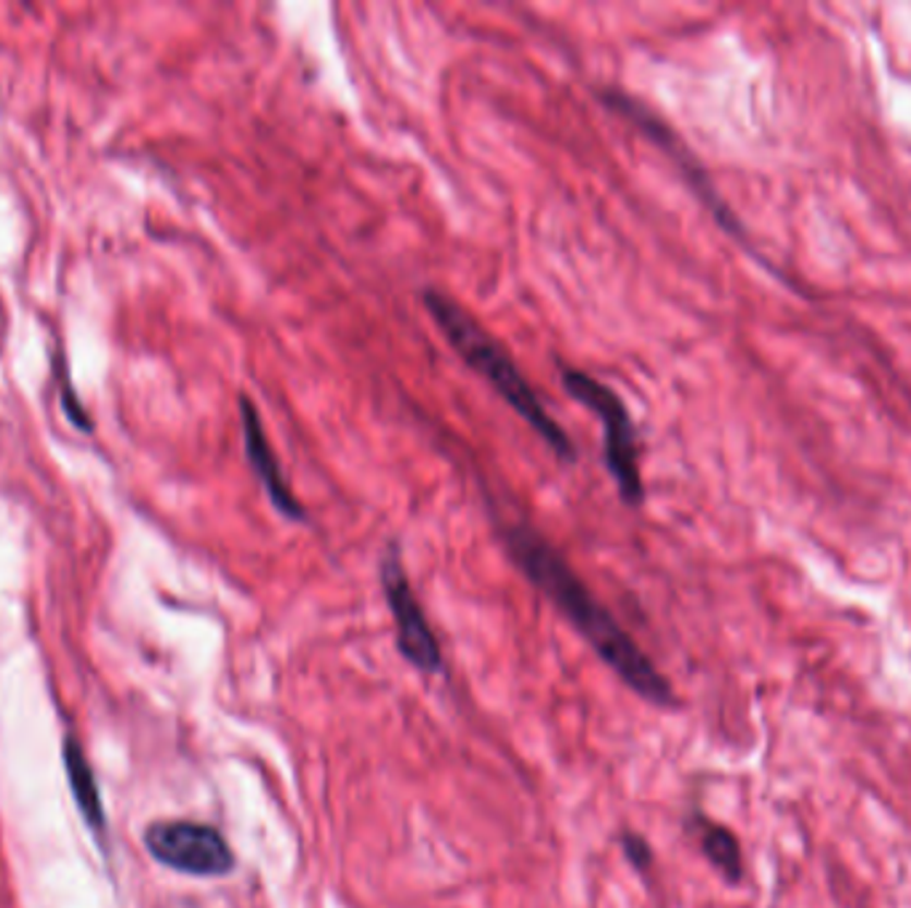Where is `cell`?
<instances>
[{"instance_id": "8", "label": "cell", "mask_w": 911, "mask_h": 908, "mask_svg": "<svg viewBox=\"0 0 911 908\" xmlns=\"http://www.w3.org/2000/svg\"><path fill=\"white\" fill-rule=\"evenodd\" d=\"M701 847H704L706 858L722 871L728 880H739L741 876V850L733 834L722 826H712V823H701Z\"/></svg>"}, {"instance_id": "3", "label": "cell", "mask_w": 911, "mask_h": 908, "mask_svg": "<svg viewBox=\"0 0 911 908\" xmlns=\"http://www.w3.org/2000/svg\"><path fill=\"white\" fill-rule=\"evenodd\" d=\"M560 378L566 392L575 402L590 408L595 416L603 421L605 432V467H608L610 477L619 485V493L623 504L629 507H640L645 498L643 491V474H640L637 461V437H634L632 419H629L627 405L608 384L597 382L595 376L575 368H562Z\"/></svg>"}, {"instance_id": "1", "label": "cell", "mask_w": 911, "mask_h": 908, "mask_svg": "<svg viewBox=\"0 0 911 908\" xmlns=\"http://www.w3.org/2000/svg\"><path fill=\"white\" fill-rule=\"evenodd\" d=\"M503 546L527 581L544 592L557 610L573 624L599 658L619 675L629 688L637 690L647 701L669 703V682L658 675L653 661L640 651L637 642L619 627L614 616L605 610L595 594L590 592L579 573L566 562V557L549 544L536 528L525 522H512L503 528Z\"/></svg>"}, {"instance_id": "5", "label": "cell", "mask_w": 911, "mask_h": 908, "mask_svg": "<svg viewBox=\"0 0 911 908\" xmlns=\"http://www.w3.org/2000/svg\"><path fill=\"white\" fill-rule=\"evenodd\" d=\"M381 589L389 610H392L400 653L405 655V661H411L413 666H418L427 675L440 671V642L432 634L427 616H424L422 605H418L416 594H413L403 559H400V552L394 544H389L381 557Z\"/></svg>"}, {"instance_id": "4", "label": "cell", "mask_w": 911, "mask_h": 908, "mask_svg": "<svg viewBox=\"0 0 911 908\" xmlns=\"http://www.w3.org/2000/svg\"><path fill=\"white\" fill-rule=\"evenodd\" d=\"M149 856L173 871L192 876L230 874L235 865L227 839L214 826L192 821L155 823L144 834Z\"/></svg>"}, {"instance_id": "9", "label": "cell", "mask_w": 911, "mask_h": 908, "mask_svg": "<svg viewBox=\"0 0 911 908\" xmlns=\"http://www.w3.org/2000/svg\"><path fill=\"white\" fill-rule=\"evenodd\" d=\"M68 762H70L72 786H75V794H77V804H81L83 813L88 815V823H94V826H99L101 810H99V802H96V789H94V780H92V770H88L86 760H83V756L77 754V751L72 749V746H70V751H68Z\"/></svg>"}, {"instance_id": "2", "label": "cell", "mask_w": 911, "mask_h": 908, "mask_svg": "<svg viewBox=\"0 0 911 908\" xmlns=\"http://www.w3.org/2000/svg\"><path fill=\"white\" fill-rule=\"evenodd\" d=\"M422 299L429 317L435 320V326L440 328V334L446 336L448 344H451V350L459 354L477 376H483L485 382L494 387V392L499 395L520 419H525V424L555 450L557 459L573 461L575 448L571 437H568L566 429L549 416L542 397L531 387L525 373L518 368L512 354L503 350L501 341L494 339L488 330L479 326L475 317L456 302V299L446 296V293L437 291V288H427Z\"/></svg>"}, {"instance_id": "10", "label": "cell", "mask_w": 911, "mask_h": 908, "mask_svg": "<svg viewBox=\"0 0 911 908\" xmlns=\"http://www.w3.org/2000/svg\"><path fill=\"white\" fill-rule=\"evenodd\" d=\"M623 850H627L629 861H632L637 869H645L647 861H651V850L640 837H623Z\"/></svg>"}, {"instance_id": "6", "label": "cell", "mask_w": 911, "mask_h": 908, "mask_svg": "<svg viewBox=\"0 0 911 908\" xmlns=\"http://www.w3.org/2000/svg\"><path fill=\"white\" fill-rule=\"evenodd\" d=\"M240 426H243V443L248 464L254 469L256 477H259L262 488L267 491L272 507L278 509L286 520H304L302 501L293 496L291 485H288V480L283 477L278 456H275L272 450V443H269L267 432H264L259 411H256V405L245 395H240Z\"/></svg>"}, {"instance_id": "7", "label": "cell", "mask_w": 911, "mask_h": 908, "mask_svg": "<svg viewBox=\"0 0 911 908\" xmlns=\"http://www.w3.org/2000/svg\"><path fill=\"white\" fill-rule=\"evenodd\" d=\"M603 101H608L610 107H614L616 112H621L623 118H632L634 123L637 125H643L645 129V134H651V136H656L658 142L664 144V147H667V153H671L675 155V158H680V164H682V168H691V164H688L685 158H682V155H677L675 153V140H671V134H669V129L667 125H661L658 123L656 118H651L647 116V112L643 110V107H637L634 105L632 99H629V96H623V94H616V92H605L603 94ZM691 182H693V186L695 190H701L699 195L704 197L706 201V206H709L712 210H717V219H719V225H725V227H730V230H733V219H730L728 216V210H725L722 206H719V201H717V195H715V190H712L709 184H706V179H704V173L699 171V168H693L691 171Z\"/></svg>"}]
</instances>
